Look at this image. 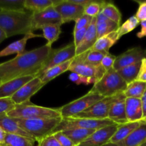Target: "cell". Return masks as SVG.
I'll list each match as a JSON object with an SVG mask.
<instances>
[{
	"mask_svg": "<svg viewBox=\"0 0 146 146\" xmlns=\"http://www.w3.org/2000/svg\"><path fill=\"white\" fill-rule=\"evenodd\" d=\"M76 56V46L74 43L69 44L57 49H52L42 67L36 76L40 77L44 72L52 67L60 65L73 59Z\"/></svg>",
	"mask_w": 146,
	"mask_h": 146,
	"instance_id": "cell-8",
	"label": "cell"
},
{
	"mask_svg": "<svg viewBox=\"0 0 146 146\" xmlns=\"http://www.w3.org/2000/svg\"><path fill=\"white\" fill-rule=\"evenodd\" d=\"M6 132L0 127V144L3 143L6 137Z\"/></svg>",
	"mask_w": 146,
	"mask_h": 146,
	"instance_id": "cell-50",
	"label": "cell"
},
{
	"mask_svg": "<svg viewBox=\"0 0 146 146\" xmlns=\"http://www.w3.org/2000/svg\"><path fill=\"white\" fill-rule=\"evenodd\" d=\"M61 25L60 24H50L43 27L41 29L42 30V36L47 41V45L52 46V44L55 42L60 37L61 34Z\"/></svg>",
	"mask_w": 146,
	"mask_h": 146,
	"instance_id": "cell-32",
	"label": "cell"
},
{
	"mask_svg": "<svg viewBox=\"0 0 146 146\" xmlns=\"http://www.w3.org/2000/svg\"><path fill=\"white\" fill-rule=\"evenodd\" d=\"M36 141L31 138L15 134H6L5 139L0 146H34Z\"/></svg>",
	"mask_w": 146,
	"mask_h": 146,
	"instance_id": "cell-28",
	"label": "cell"
},
{
	"mask_svg": "<svg viewBox=\"0 0 146 146\" xmlns=\"http://www.w3.org/2000/svg\"><path fill=\"white\" fill-rule=\"evenodd\" d=\"M115 96L105 97L87 108L83 112L71 117L74 118H90L95 120H104L108 118L110 106L114 100Z\"/></svg>",
	"mask_w": 146,
	"mask_h": 146,
	"instance_id": "cell-10",
	"label": "cell"
},
{
	"mask_svg": "<svg viewBox=\"0 0 146 146\" xmlns=\"http://www.w3.org/2000/svg\"><path fill=\"white\" fill-rule=\"evenodd\" d=\"M146 88V83L134 81L127 84L123 94L126 98H141Z\"/></svg>",
	"mask_w": 146,
	"mask_h": 146,
	"instance_id": "cell-31",
	"label": "cell"
},
{
	"mask_svg": "<svg viewBox=\"0 0 146 146\" xmlns=\"http://www.w3.org/2000/svg\"><path fill=\"white\" fill-rule=\"evenodd\" d=\"M143 58H146V49H143L140 46L133 47L116 57L113 68L118 71L120 68L141 61Z\"/></svg>",
	"mask_w": 146,
	"mask_h": 146,
	"instance_id": "cell-15",
	"label": "cell"
},
{
	"mask_svg": "<svg viewBox=\"0 0 146 146\" xmlns=\"http://www.w3.org/2000/svg\"><path fill=\"white\" fill-rule=\"evenodd\" d=\"M0 11H27L24 0H0Z\"/></svg>",
	"mask_w": 146,
	"mask_h": 146,
	"instance_id": "cell-35",
	"label": "cell"
},
{
	"mask_svg": "<svg viewBox=\"0 0 146 146\" xmlns=\"http://www.w3.org/2000/svg\"><path fill=\"white\" fill-rule=\"evenodd\" d=\"M100 12L111 21H114L118 25L120 24L122 19V14L118 9L116 7V6H115L113 3L104 1Z\"/></svg>",
	"mask_w": 146,
	"mask_h": 146,
	"instance_id": "cell-33",
	"label": "cell"
},
{
	"mask_svg": "<svg viewBox=\"0 0 146 146\" xmlns=\"http://www.w3.org/2000/svg\"><path fill=\"white\" fill-rule=\"evenodd\" d=\"M136 81L146 83V58H143L141 61V65Z\"/></svg>",
	"mask_w": 146,
	"mask_h": 146,
	"instance_id": "cell-46",
	"label": "cell"
},
{
	"mask_svg": "<svg viewBox=\"0 0 146 146\" xmlns=\"http://www.w3.org/2000/svg\"><path fill=\"white\" fill-rule=\"evenodd\" d=\"M45 84L39 77L35 76L33 79L24 84L12 97L11 99L17 105H21L30 103V98L38 92Z\"/></svg>",
	"mask_w": 146,
	"mask_h": 146,
	"instance_id": "cell-12",
	"label": "cell"
},
{
	"mask_svg": "<svg viewBox=\"0 0 146 146\" xmlns=\"http://www.w3.org/2000/svg\"><path fill=\"white\" fill-rule=\"evenodd\" d=\"M92 20V17L84 14L75 21V26H74L73 31L82 29L85 28V27H88L91 23Z\"/></svg>",
	"mask_w": 146,
	"mask_h": 146,
	"instance_id": "cell-40",
	"label": "cell"
},
{
	"mask_svg": "<svg viewBox=\"0 0 146 146\" xmlns=\"http://www.w3.org/2000/svg\"><path fill=\"white\" fill-rule=\"evenodd\" d=\"M52 46L45 45L24 51L12 59L0 64V78L4 83L20 77H35L48 57Z\"/></svg>",
	"mask_w": 146,
	"mask_h": 146,
	"instance_id": "cell-1",
	"label": "cell"
},
{
	"mask_svg": "<svg viewBox=\"0 0 146 146\" xmlns=\"http://www.w3.org/2000/svg\"><path fill=\"white\" fill-rule=\"evenodd\" d=\"M140 65H141V61H139V62L135 63L131 65L120 68L117 71L121 78L125 81L126 84H129L133 81H135L137 78Z\"/></svg>",
	"mask_w": 146,
	"mask_h": 146,
	"instance_id": "cell-29",
	"label": "cell"
},
{
	"mask_svg": "<svg viewBox=\"0 0 146 146\" xmlns=\"http://www.w3.org/2000/svg\"><path fill=\"white\" fill-rule=\"evenodd\" d=\"M127 86V84L117 71L112 68L105 71L102 77L94 84L90 91L100 94L104 98L112 97L124 92Z\"/></svg>",
	"mask_w": 146,
	"mask_h": 146,
	"instance_id": "cell-5",
	"label": "cell"
},
{
	"mask_svg": "<svg viewBox=\"0 0 146 146\" xmlns=\"http://www.w3.org/2000/svg\"><path fill=\"white\" fill-rule=\"evenodd\" d=\"M0 127L5 131L6 133L22 135L34 140L29 134L20 128L14 118H10L7 114L0 115Z\"/></svg>",
	"mask_w": 146,
	"mask_h": 146,
	"instance_id": "cell-22",
	"label": "cell"
},
{
	"mask_svg": "<svg viewBox=\"0 0 146 146\" xmlns=\"http://www.w3.org/2000/svg\"><path fill=\"white\" fill-rule=\"evenodd\" d=\"M125 113L127 122L143 121V111L140 98H126Z\"/></svg>",
	"mask_w": 146,
	"mask_h": 146,
	"instance_id": "cell-20",
	"label": "cell"
},
{
	"mask_svg": "<svg viewBox=\"0 0 146 146\" xmlns=\"http://www.w3.org/2000/svg\"><path fill=\"white\" fill-rule=\"evenodd\" d=\"M54 5V0H24V7L27 11L37 14Z\"/></svg>",
	"mask_w": 146,
	"mask_h": 146,
	"instance_id": "cell-30",
	"label": "cell"
},
{
	"mask_svg": "<svg viewBox=\"0 0 146 146\" xmlns=\"http://www.w3.org/2000/svg\"><path fill=\"white\" fill-rule=\"evenodd\" d=\"M143 121H144L133 123L128 122L127 123L119 125L117 131L115 133L111 139L110 140L108 143H117L123 140L127 135H130L133 131H134L136 128H138Z\"/></svg>",
	"mask_w": 146,
	"mask_h": 146,
	"instance_id": "cell-25",
	"label": "cell"
},
{
	"mask_svg": "<svg viewBox=\"0 0 146 146\" xmlns=\"http://www.w3.org/2000/svg\"><path fill=\"white\" fill-rule=\"evenodd\" d=\"M34 37H43L42 35L34 34L33 33L27 35H24V37L21 39L12 42L11 44H9L7 47L0 51V58L1 57L7 56L11 55V54H21L25 51V46L27 44V41L29 38H34Z\"/></svg>",
	"mask_w": 146,
	"mask_h": 146,
	"instance_id": "cell-21",
	"label": "cell"
},
{
	"mask_svg": "<svg viewBox=\"0 0 146 146\" xmlns=\"http://www.w3.org/2000/svg\"><path fill=\"white\" fill-rule=\"evenodd\" d=\"M125 98L123 92L115 96L109 110L108 119L117 125L128 123L125 113Z\"/></svg>",
	"mask_w": 146,
	"mask_h": 146,
	"instance_id": "cell-16",
	"label": "cell"
},
{
	"mask_svg": "<svg viewBox=\"0 0 146 146\" xmlns=\"http://www.w3.org/2000/svg\"><path fill=\"white\" fill-rule=\"evenodd\" d=\"M118 40L119 38L118 36H117V31H113V32L110 33L107 35L103 36L99 38L95 42V44H94L92 48L90 50L109 53L110 48L114 44H115V43Z\"/></svg>",
	"mask_w": 146,
	"mask_h": 146,
	"instance_id": "cell-24",
	"label": "cell"
},
{
	"mask_svg": "<svg viewBox=\"0 0 146 146\" xmlns=\"http://www.w3.org/2000/svg\"><path fill=\"white\" fill-rule=\"evenodd\" d=\"M104 1H94L93 0L90 4H89L87 7L84 8V14L86 15L89 16V17L94 18V17H97V15L100 13Z\"/></svg>",
	"mask_w": 146,
	"mask_h": 146,
	"instance_id": "cell-37",
	"label": "cell"
},
{
	"mask_svg": "<svg viewBox=\"0 0 146 146\" xmlns=\"http://www.w3.org/2000/svg\"><path fill=\"white\" fill-rule=\"evenodd\" d=\"M115 124L110 120H95L90 118H62L61 121L58 124L55 129L53 131L52 134L60 131L65 130L74 129V128H84V129L97 130L103 127Z\"/></svg>",
	"mask_w": 146,
	"mask_h": 146,
	"instance_id": "cell-7",
	"label": "cell"
},
{
	"mask_svg": "<svg viewBox=\"0 0 146 146\" xmlns=\"http://www.w3.org/2000/svg\"><path fill=\"white\" fill-rule=\"evenodd\" d=\"M7 38V35H6L5 32L3 31V29L1 28H0V44L4 40H5Z\"/></svg>",
	"mask_w": 146,
	"mask_h": 146,
	"instance_id": "cell-51",
	"label": "cell"
},
{
	"mask_svg": "<svg viewBox=\"0 0 146 146\" xmlns=\"http://www.w3.org/2000/svg\"><path fill=\"white\" fill-rule=\"evenodd\" d=\"M17 107L11 98H0V115L7 114Z\"/></svg>",
	"mask_w": 146,
	"mask_h": 146,
	"instance_id": "cell-38",
	"label": "cell"
},
{
	"mask_svg": "<svg viewBox=\"0 0 146 146\" xmlns=\"http://www.w3.org/2000/svg\"><path fill=\"white\" fill-rule=\"evenodd\" d=\"M96 130L84 129V128H74V129L65 130L62 132L68 137L74 145L77 146L81 143L88 138Z\"/></svg>",
	"mask_w": 146,
	"mask_h": 146,
	"instance_id": "cell-26",
	"label": "cell"
},
{
	"mask_svg": "<svg viewBox=\"0 0 146 146\" xmlns=\"http://www.w3.org/2000/svg\"><path fill=\"white\" fill-rule=\"evenodd\" d=\"M116 57L117 56L113 55L110 53H107L102 60L100 65L103 67V68L105 71H109V70L112 69V68H113V66H114Z\"/></svg>",
	"mask_w": 146,
	"mask_h": 146,
	"instance_id": "cell-41",
	"label": "cell"
},
{
	"mask_svg": "<svg viewBox=\"0 0 146 146\" xmlns=\"http://www.w3.org/2000/svg\"><path fill=\"white\" fill-rule=\"evenodd\" d=\"M140 146H146V142L144 143L143 144H142V145H140Z\"/></svg>",
	"mask_w": 146,
	"mask_h": 146,
	"instance_id": "cell-52",
	"label": "cell"
},
{
	"mask_svg": "<svg viewBox=\"0 0 146 146\" xmlns=\"http://www.w3.org/2000/svg\"><path fill=\"white\" fill-rule=\"evenodd\" d=\"M37 143H38L37 146H62L53 134L44 137Z\"/></svg>",
	"mask_w": 146,
	"mask_h": 146,
	"instance_id": "cell-42",
	"label": "cell"
},
{
	"mask_svg": "<svg viewBox=\"0 0 146 146\" xmlns=\"http://www.w3.org/2000/svg\"><path fill=\"white\" fill-rule=\"evenodd\" d=\"M87 28L88 27H85V28H83L82 29L73 31V36H74V41H73V43L74 44L76 47L78 46L79 44L82 42V39L84 38V35L87 32Z\"/></svg>",
	"mask_w": 146,
	"mask_h": 146,
	"instance_id": "cell-45",
	"label": "cell"
},
{
	"mask_svg": "<svg viewBox=\"0 0 146 146\" xmlns=\"http://www.w3.org/2000/svg\"><path fill=\"white\" fill-rule=\"evenodd\" d=\"M69 71L87 78H92L95 81V83L102 77L106 71L101 65L94 66L87 64L80 56H77L73 58Z\"/></svg>",
	"mask_w": 146,
	"mask_h": 146,
	"instance_id": "cell-9",
	"label": "cell"
},
{
	"mask_svg": "<svg viewBox=\"0 0 146 146\" xmlns=\"http://www.w3.org/2000/svg\"><path fill=\"white\" fill-rule=\"evenodd\" d=\"M1 84H2V82H1V78H0V85H1Z\"/></svg>",
	"mask_w": 146,
	"mask_h": 146,
	"instance_id": "cell-53",
	"label": "cell"
},
{
	"mask_svg": "<svg viewBox=\"0 0 146 146\" xmlns=\"http://www.w3.org/2000/svg\"><path fill=\"white\" fill-rule=\"evenodd\" d=\"M104 98L100 94L90 91L83 96L59 108L62 118H71L83 112L91 106Z\"/></svg>",
	"mask_w": 146,
	"mask_h": 146,
	"instance_id": "cell-6",
	"label": "cell"
},
{
	"mask_svg": "<svg viewBox=\"0 0 146 146\" xmlns=\"http://www.w3.org/2000/svg\"><path fill=\"white\" fill-rule=\"evenodd\" d=\"M142 101V106H143V121H146V88L144 91L143 96L140 98Z\"/></svg>",
	"mask_w": 146,
	"mask_h": 146,
	"instance_id": "cell-48",
	"label": "cell"
},
{
	"mask_svg": "<svg viewBox=\"0 0 146 146\" xmlns=\"http://www.w3.org/2000/svg\"><path fill=\"white\" fill-rule=\"evenodd\" d=\"M7 115L10 118L21 119L62 118L59 108H52L34 105L31 102L21 105H17V107Z\"/></svg>",
	"mask_w": 146,
	"mask_h": 146,
	"instance_id": "cell-3",
	"label": "cell"
},
{
	"mask_svg": "<svg viewBox=\"0 0 146 146\" xmlns=\"http://www.w3.org/2000/svg\"><path fill=\"white\" fill-rule=\"evenodd\" d=\"M69 79L73 83H74L77 85H80V84H84V85H89V84H95V81L92 78H87V77L82 76L76 73H72L69 76Z\"/></svg>",
	"mask_w": 146,
	"mask_h": 146,
	"instance_id": "cell-39",
	"label": "cell"
},
{
	"mask_svg": "<svg viewBox=\"0 0 146 146\" xmlns=\"http://www.w3.org/2000/svg\"><path fill=\"white\" fill-rule=\"evenodd\" d=\"M53 135L62 146H76L74 143L68 137L66 136L62 131L54 133Z\"/></svg>",
	"mask_w": 146,
	"mask_h": 146,
	"instance_id": "cell-43",
	"label": "cell"
},
{
	"mask_svg": "<svg viewBox=\"0 0 146 146\" xmlns=\"http://www.w3.org/2000/svg\"><path fill=\"white\" fill-rule=\"evenodd\" d=\"M140 24V21H138L135 16H132L127 20H126L117 30V34L118 38L120 39L123 36L128 34L130 31H133L137 26Z\"/></svg>",
	"mask_w": 146,
	"mask_h": 146,
	"instance_id": "cell-36",
	"label": "cell"
},
{
	"mask_svg": "<svg viewBox=\"0 0 146 146\" xmlns=\"http://www.w3.org/2000/svg\"><path fill=\"white\" fill-rule=\"evenodd\" d=\"M117 124L107 125L96 130L88 138L77 146H103L108 143L118 128Z\"/></svg>",
	"mask_w": 146,
	"mask_h": 146,
	"instance_id": "cell-13",
	"label": "cell"
},
{
	"mask_svg": "<svg viewBox=\"0 0 146 146\" xmlns=\"http://www.w3.org/2000/svg\"><path fill=\"white\" fill-rule=\"evenodd\" d=\"M146 142V121H143L126 138L115 143H107L103 146H140Z\"/></svg>",
	"mask_w": 146,
	"mask_h": 146,
	"instance_id": "cell-17",
	"label": "cell"
},
{
	"mask_svg": "<svg viewBox=\"0 0 146 146\" xmlns=\"http://www.w3.org/2000/svg\"><path fill=\"white\" fill-rule=\"evenodd\" d=\"M20 128L39 142L44 137L52 134L62 118L53 119H21L14 118Z\"/></svg>",
	"mask_w": 146,
	"mask_h": 146,
	"instance_id": "cell-4",
	"label": "cell"
},
{
	"mask_svg": "<svg viewBox=\"0 0 146 146\" xmlns=\"http://www.w3.org/2000/svg\"><path fill=\"white\" fill-rule=\"evenodd\" d=\"M96 21H97V17L92 18L90 26L87 28L84 38L79 44L78 46L76 47V56L90 51L98 39L97 29H96Z\"/></svg>",
	"mask_w": 146,
	"mask_h": 146,
	"instance_id": "cell-18",
	"label": "cell"
},
{
	"mask_svg": "<svg viewBox=\"0 0 146 146\" xmlns=\"http://www.w3.org/2000/svg\"><path fill=\"white\" fill-rule=\"evenodd\" d=\"M119 27H120V25L109 19L101 12L97 15V21H96V29H97L98 38L113 31H116L118 29Z\"/></svg>",
	"mask_w": 146,
	"mask_h": 146,
	"instance_id": "cell-23",
	"label": "cell"
},
{
	"mask_svg": "<svg viewBox=\"0 0 146 146\" xmlns=\"http://www.w3.org/2000/svg\"><path fill=\"white\" fill-rule=\"evenodd\" d=\"M72 60L73 59L70 60V61H67V62L64 63V64H62L60 65L56 66L50 68V69L47 70L46 72H44L39 78L46 85L47 83L51 81L54 78L61 75L62 74L66 72L67 71H69V68H70V65H71L72 62Z\"/></svg>",
	"mask_w": 146,
	"mask_h": 146,
	"instance_id": "cell-27",
	"label": "cell"
},
{
	"mask_svg": "<svg viewBox=\"0 0 146 146\" xmlns=\"http://www.w3.org/2000/svg\"><path fill=\"white\" fill-rule=\"evenodd\" d=\"M32 24L34 30L41 29L43 27L50 24H63L61 16L54 7L37 14H32Z\"/></svg>",
	"mask_w": 146,
	"mask_h": 146,
	"instance_id": "cell-14",
	"label": "cell"
},
{
	"mask_svg": "<svg viewBox=\"0 0 146 146\" xmlns=\"http://www.w3.org/2000/svg\"><path fill=\"white\" fill-rule=\"evenodd\" d=\"M34 78L33 76H29L2 83L0 85V98H11L24 84Z\"/></svg>",
	"mask_w": 146,
	"mask_h": 146,
	"instance_id": "cell-19",
	"label": "cell"
},
{
	"mask_svg": "<svg viewBox=\"0 0 146 146\" xmlns=\"http://www.w3.org/2000/svg\"><path fill=\"white\" fill-rule=\"evenodd\" d=\"M140 24L141 26V29L137 34V36L142 38L146 36V19L140 21Z\"/></svg>",
	"mask_w": 146,
	"mask_h": 146,
	"instance_id": "cell-47",
	"label": "cell"
},
{
	"mask_svg": "<svg viewBox=\"0 0 146 146\" xmlns=\"http://www.w3.org/2000/svg\"><path fill=\"white\" fill-rule=\"evenodd\" d=\"M0 28L7 38L19 34L27 35L34 31L32 13L28 11H0Z\"/></svg>",
	"mask_w": 146,
	"mask_h": 146,
	"instance_id": "cell-2",
	"label": "cell"
},
{
	"mask_svg": "<svg viewBox=\"0 0 146 146\" xmlns=\"http://www.w3.org/2000/svg\"><path fill=\"white\" fill-rule=\"evenodd\" d=\"M137 2L139 7L135 16L139 21H141L146 19V1H137Z\"/></svg>",
	"mask_w": 146,
	"mask_h": 146,
	"instance_id": "cell-44",
	"label": "cell"
},
{
	"mask_svg": "<svg viewBox=\"0 0 146 146\" xmlns=\"http://www.w3.org/2000/svg\"><path fill=\"white\" fill-rule=\"evenodd\" d=\"M106 54H107V53L103 52V51L90 50V51L79 56L87 64L94 66H97L100 65L102 60L104 58Z\"/></svg>",
	"mask_w": 146,
	"mask_h": 146,
	"instance_id": "cell-34",
	"label": "cell"
},
{
	"mask_svg": "<svg viewBox=\"0 0 146 146\" xmlns=\"http://www.w3.org/2000/svg\"><path fill=\"white\" fill-rule=\"evenodd\" d=\"M70 1L72 3H74V4H77V5H80L81 7L85 8L93 0H70Z\"/></svg>",
	"mask_w": 146,
	"mask_h": 146,
	"instance_id": "cell-49",
	"label": "cell"
},
{
	"mask_svg": "<svg viewBox=\"0 0 146 146\" xmlns=\"http://www.w3.org/2000/svg\"><path fill=\"white\" fill-rule=\"evenodd\" d=\"M53 7L61 16L63 24L75 21L84 14V7L74 4L70 0H54Z\"/></svg>",
	"mask_w": 146,
	"mask_h": 146,
	"instance_id": "cell-11",
	"label": "cell"
}]
</instances>
